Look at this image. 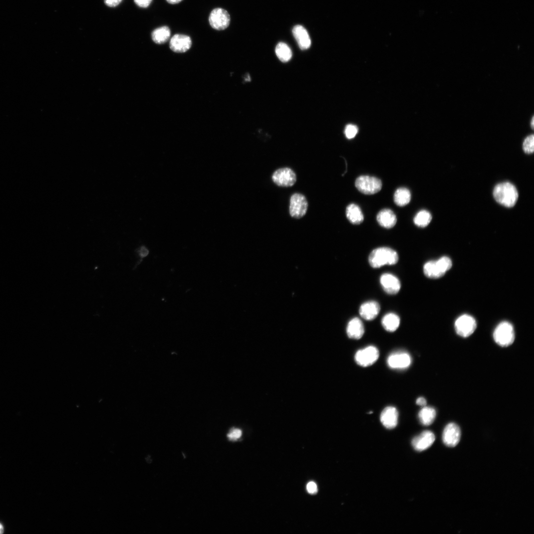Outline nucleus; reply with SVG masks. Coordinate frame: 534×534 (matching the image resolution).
I'll list each match as a JSON object with an SVG mask.
<instances>
[{"instance_id": "39448f33", "label": "nucleus", "mask_w": 534, "mask_h": 534, "mask_svg": "<svg viewBox=\"0 0 534 534\" xmlns=\"http://www.w3.org/2000/svg\"><path fill=\"white\" fill-rule=\"evenodd\" d=\"M355 186L362 193L365 195H373L379 192L382 186L380 179L374 177L361 176L356 180Z\"/></svg>"}, {"instance_id": "6ab92c4d", "label": "nucleus", "mask_w": 534, "mask_h": 534, "mask_svg": "<svg viewBox=\"0 0 534 534\" xmlns=\"http://www.w3.org/2000/svg\"><path fill=\"white\" fill-rule=\"evenodd\" d=\"M346 332L348 337L351 339L361 338L365 333L364 326L361 320L358 318L350 320L348 324Z\"/></svg>"}, {"instance_id": "2f4dec72", "label": "nucleus", "mask_w": 534, "mask_h": 534, "mask_svg": "<svg viewBox=\"0 0 534 534\" xmlns=\"http://www.w3.org/2000/svg\"><path fill=\"white\" fill-rule=\"evenodd\" d=\"M307 490L310 494H315L318 492L317 484L314 482H309L307 485Z\"/></svg>"}, {"instance_id": "b1692460", "label": "nucleus", "mask_w": 534, "mask_h": 534, "mask_svg": "<svg viewBox=\"0 0 534 534\" xmlns=\"http://www.w3.org/2000/svg\"><path fill=\"white\" fill-rule=\"evenodd\" d=\"M171 31L167 26L158 28L153 31L152 37L153 41L158 44H165L170 38Z\"/></svg>"}, {"instance_id": "4be33fe9", "label": "nucleus", "mask_w": 534, "mask_h": 534, "mask_svg": "<svg viewBox=\"0 0 534 534\" xmlns=\"http://www.w3.org/2000/svg\"><path fill=\"white\" fill-rule=\"evenodd\" d=\"M381 324L386 331L394 332L399 327L400 319L394 313H388L383 317Z\"/></svg>"}, {"instance_id": "412c9836", "label": "nucleus", "mask_w": 534, "mask_h": 534, "mask_svg": "<svg viewBox=\"0 0 534 534\" xmlns=\"http://www.w3.org/2000/svg\"><path fill=\"white\" fill-rule=\"evenodd\" d=\"M346 215L348 220L353 224L359 225L364 221L363 212L359 206L355 204L352 203L347 207Z\"/></svg>"}, {"instance_id": "9b49d317", "label": "nucleus", "mask_w": 534, "mask_h": 534, "mask_svg": "<svg viewBox=\"0 0 534 534\" xmlns=\"http://www.w3.org/2000/svg\"><path fill=\"white\" fill-rule=\"evenodd\" d=\"M295 172L290 168H283L276 170L273 174L272 180L274 183L280 187H290L294 186L297 182Z\"/></svg>"}, {"instance_id": "7ed1b4c3", "label": "nucleus", "mask_w": 534, "mask_h": 534, "mask_svg": "<svg viewBox=\"0 0 534 534\" xmlns=\"http://www.w3.org/2000/svg\"><path fill=\"white\" fill-rule=\"evenodd\" d=\"M452 267L451 259L447 256H443L438 260L430 261L426 263L424 267L425 275L431 279H439L443 277Z\"/></svg>"}, {"instance_id": "4468645a", "label": "nucleus", "mask_w": 534, "mask_h": 534, "mask_svg": "<svg viewBox=\"0 0 534 534\" xmlns=\"http://www.w3.org/2000/svg\"><path fill=\"white\" fill-rule=\"evenodd\" d=\"M380 282L383 290L389 295H396L400 289L399 280L392 274H383L380 277Z\"/></svg>"}, {"instance_id": "4c0bfd02", "label": "nucleus", "mask_w": 534, "mask_h": 534, "mask_svg": "<svg viewBox=\"0 0 534 534\" xmlns=\"http://www.w3.org/2000/svg\"><path fill=\"white\" fill-rule=\"evenodd\" d=\"M531 124V128H532V129H534V116H533V117H532Z\"/></svg>"}, {"instance_id": "cd10ccee", "label": "nucleus", "mask_w": 534, "mask_h": 534, "mask_svg": "<svg viewBox=\"0 0 534 534\" xmlns=\"http://www.w3.org/2000/svg\"><path fill=\"white\" fill-rule=\"evenodd\" d=\"M523 149L526 154H531L533 153L534 151V137L533 135L528 136L524 140L523 144Z\"/></svg>"}, {"instance_id": "c756f323", "label": "nucleus", "mask_w": 534, "mask_h": 534, "mask_svg": "<svg viewBox=\"0 0 534 534\" xmlns=\"http://www.w3.org/2000/svg\"><path fill=\"white\" fill-rule=\"evenodd\" d=\"M242 432L239 429H233L228 434V438L232 441H235L241 437Z\"/></svg>"}, {"instance_id": "f3484780", "label": "nucleus", "mask_w": 534, "mask_h": 534, "mask_svg": "<svg viewBox=\"0 0 534 534\" xmlns=\"http://www.w3.org/2000/svg\"><path fill=\"white\" fill-rule=\"evenodd\" d=\"M380 310L379 304L375 301H368L363 304L360 308L361 316L367 321H372L378 316Z\"/></svg>"}, {"instance_id": "f03ea898", "label": "nucleus", "mask_w": 534, "mask_h": 534, "mask_svg": "<svg viewBox=\"0 0 534 534\" xmlns=\"http://www.w3.org/2000/svg\"><path fill=\"white\" fill-rule=\"evenodd\" d=\"M493 195L499 203L508 208L514 206L518 198L516 188L508 182L497 185L494 188Z\"/></svg>"}, {"instance_id": "f257e3e1", "label": "nucleus", "mask_w": 534, "mask_h": 534, "mask_svg": "<svg viewBox=\"0 0 534 534\" xmlns=\"http://www.w3.org/2000/svg\"><path fill=\"white\" fill-rule=\"evenodd\" d=\"M399 260L397 253L386 247L374 249L368 258L369 263L373 268H379L385 265H393Z\"/></svg>"}, {"instance_id": "c9c22d12", "label": "nucleus", "mask_w": 534, "mask_h": 534, "mask_svg": "<svg viewBox=\"0 0 534 534\" xmlns=\"http://www.w3.org/2000/svg\"><path fill=\"white\" fill-rule=\"evenodd\" d=\"M167 2L170 4H177L180 3L183 0H167Z\"/></svg>"}, {"instance_id": "7c9ffc66", "label": "nucleus", "mask_w": 534, "mask_h": 534, "mask_svg": "<svg viewBox=\"0 0 534 534\" xmlns=\"http://www.w3.org/2000/svg\"><path fill=\"white\" fill-rule=\"evenodd\" d=\"M152 1L153 0H134L135 4L139 7L142 8H148Z\"/></svg>"}, {"instance_id": "393cba45", "label": "nucleus", "mask_w": 534, "mask_h": 534, "mask_svg": "<svg viewBox=\"0 0 534 534\" xmlns=\"http://www.w3.org/2000/svg\"><path fill=\"white\" fill-rule=\"evenodd\" d=\"M436 416L435 409L431 407H424L419 413L420 422L425 426H429L433 424Z\"/></svg>"}, {"instance_id": "0eeeda50", "label": "nucleus", "mask_w": 534, "mask_h": 534, "mask_svg": "<svg viewBox=\"0 0 534 534\" xmlns=\"http://www.w3.org/2000/svg\"><path fill=\"white\" fill-rule=\"evenodd\" d=\"M387 362L388 367L392 369L403 370L411 366L412 358L408 352L398 351L391 353L388 356Z\"/></svg>"}, {"instance_id": "e433bc0d", "label": "nucleus", "mask_w": 534, "mask_h": 534, "mask_svg": "<svg viewBox=\"0 0 534 534\" xmlns=\"http://www.w3.org/2000/svg\"><path fill=\"white\" fill-rule=\"evenodd\" d=\"M4 532V528L3 525L0 523V534H2Z\"/></svg>"}, {"instance_id": "f8f14e48", "label": "nucleus", "mask_w": 534, "mask_h": 534, "mask_svg": "<svg viewBox=\"0 0 534 534\" xmlns=\"http://www.w3.org/2000/svg\"><path fill=\"white\" fill-rule=\"evenodd\" d=\"M461 431L455 423H450L444 430L442 439L444 444L449 447H456L460 442Z\"/></svg>"}, {"instance_id": "423d86ee", "label": "nucleus", "mask_w": 534, "mask_h": 534, "mask_svg": "<svg viewBox=\"0 0 534 534\" xmlns=\"http://www.w3.org/2000/svg\"><path fill=\"white\" fill-rule=\"evenodd\" d=\"M455 328L459 335L463 337H467L475 332L477 328V323L473 317L465 314L457 319Z\"/></svg>"}, {"instance_id": "f704fd0d", "label": "nucleus", "mask_w": 534, "mask_h": 534, "mask_svg": "<svg viewBox=\"0 0 534 534\" xmlns=\"http://www.w3.org/2000/svg\"><path fill=\"white\" fill-rule=\"evenodd\" d=\"M416 403L418 405L424 407L427 406V401L425 398L420 397L417 399Z\"/></svg>"}, {"instance_id": "9d476101", "label": "nucleus", "mask_w": 534, "mask_h": 534, "mask_svg": "<svg viewBox=\"0 0 534 534\" xmlns=\"http://www.w3.org/2000/svg\"><path fill=\"white\" fill-rule=\"evenodd\" d=\"M231 18L228 12L222 8H216L210 13L209 22L211 27L217 31H223L230 25Z\"/></svg>"}, {"instance_id": "1a4fd4ad", "label": "nucleus", "mask_w": 534, "mask_h": 534, "mask_svg": "<svg viewBox=\"0 0 534 534\" xmlns=\"http://www.w3.org/2000/svg\"><path fill=\"white\" fill-rule=\"evenodd\" d=\"M308 208V201L304 195L296 193L291 197L290 213L292 217L297 219L302 218L306 214Z\"/></svg>"}, {"instance_id": "aec40b11", "label": "nucleus", "mask_w": 534, "mask_h": 534, "mask_svg": "<svg viewBox=\"0 0 534 534\" xmlns=\"http://www.w3.org/2000/svg\"><path fill=\"white\" fill-rule=\"evenodd\" d=\"M376 218L379 224L386 229L393 228L397 222L396 216L393 211L389 209L381 210L378 213Z\"/></svg>"}, {"instance_id": "5701e85b", "label": "nucleus", "mask_w": 534, "mask_h": 534, "mask_svg": "<svg viewBox=\"0 0 534 534\" xmlns=\"http://www.w3.org/2000/svg\"><path fill=\"white\" fill-rule=\"evenodd\" d=\"M411 200L410 191L405 188H400L396 190L394 195V200L399 206H404L409 204Z\"/></svg>"}, {"instance_id": "a878e982", "label": "nucleus", "mask_w": 534, "mask_h": 534, "mask_svg": "<svg viewBox=\"0 0 534 534\" xmlns=\"http://www.w3.org/2000/svg\"><path fill=\"white\" fill-rule=\"evenodd\" d=\"M276 53L279 60L283 63L289 62L293 56L291 48L284 43L278 44L276 48Z\"/></svg>"}, {"instance_id": "dca6fc26", "label": "nucleus", "mask_w": 534, "mask_h": 534, "mask_svg": "<svg viewBox=\"0 0 534 534\" xmlns=\"http://www.w3.org/2000/svg\"><path fill=\"white\" fill-rule=\"evenodd\" d=\"M398 412L394 407L385 408L380 415V421L383 426L388 429L396 427L398 421Z\"/></svg>"}, {"instance_id": "a211bd4d", "label": "nucleus", "mask_w": 534, "mask_h": 534, "mask_svg": "<svg viewBox=\"0 0 534 534\" xmlns=\"http://www.w3.org/2000/svg\"><path fill=\"white\" fill-rule=\"evenodd\" d=\"M293 34L301 50L309 49L311 45L310 36L306 29L301 26L298 25L293 29Z\"/></svg>"}, {"instance_id": "20e7f679", "label": "nucleus", "mask_w": 534, "mask_h": 534, "mask_svg": "<svg viewBox=\"0 0 534 534\" xmlns=\"http://www.w3.org/2000/svg\"><path fill=\"white\" fill-rule=\"evenodd\" d=\"M493 337L496 343L502 347L511 345L515 340L513 326L507 322L500 323L495 329Z\"/></svg>"}, {"instance_id": "bb28decb", "label": "nucleus", "mask_w": 534, "mask_h": 534, "mask_svg": "<svg viewBox=\"0 0 534 534\" xmlns=\"http://www.w3.org/2000/svg\"><path fill=\"white\" fill-rule=\"evenodd\" d=\"M432 220L431 214L427 210L419 212L414 219L415 224L418 227L425 228L428 226Z\"/></svg>"}, {"instance_id": "72a5a7b5", "label": "nucleus", "mask_w": 534, "mask_h": 534, "mask_svg": "<svg viewBox=\"0 0 534 534\" xmlns=\"http://www.w3.org/2000/svg\"><path fill=\"white\" fill-rule=\"evenodd\" d=\"M138 252L141 258H145L149 254V250L145 246H142Z\"/></svg>"}, {"instance_id": "2eb2a0df", "label": "nucleus", "mask_w": 534, "mask_h": 534, "mask_svg": "<svg viewBox=\"0 0 534 534\" xmlns=\"http://www.w3.org/2000/svg\"><path fill=\"white\" fill-rule=\"evenodd\" d=\"M435 440V436L433 432L425 431L413 440L412 445L416 450L421 452L432 446Z\"/></svg>"}, {"instance_id": "c85d7f7f", "label": "nucleus", "mask_w": 534, "mask_h": 534, "mask_svg": "<svg viewBox=\"0 0 534 534\" xmlns=\"http://www.w3.org/2000/svg\"><path fill=\"white\" fill-rule=\"evenodd\" d=\"M358 131V128L356 126L349 124L345 128V134L347 138L349 139H353L357 135Z\"/></svg>"}, {"instance_id": "6e6552de", "label": "nucleus", "mask_w": 534, "mask_h": 534, "mask_svg": "<svg viewBox=\"0 0 534 534\" xmlns=\"http://www.w3.org/2000/svg\"><path fill=\"white\" fill-rule=\"evenodd\" d=\"M379 352L373 346H369L357 352L355 360L357 364L363 367H367L374 364L378 360Z\"/></svg>"}, {"instance_id": "473e14b6", "label": "nucleus", "mask_w": 534, "mask_h": 534, "mask_svg": "<svg viewBox=\"0 0 534 534\" xmlns=\"http://www.w3.org/2000/svg\"><path fill=\"white\" fill-rule=\"evenodd\" d=\"M122 0H104L105 5L109 7H115L118 6Z\"/></svg>"}, {"instance_id": "ddd939ff", "label": "nucleus", "mask_w": 534, "mask_h": 534, "mask_svg": "<svg viewBox=\"0 0 534 534\" xmlns=\"http://www.w3.org/2000/svg\"><path fill=\"white\" fill-rule=\"evenodd\" d=\"M192 45L191 38L189 36L177 34L171 39L170 48L172 51L178 53L187 52Z\"/></svg>"}]
</instances>
